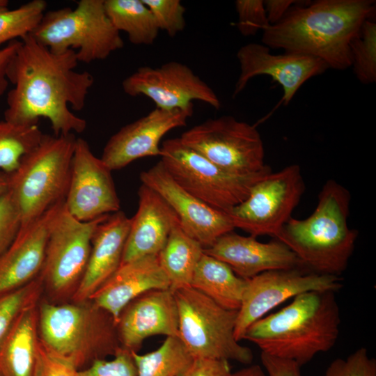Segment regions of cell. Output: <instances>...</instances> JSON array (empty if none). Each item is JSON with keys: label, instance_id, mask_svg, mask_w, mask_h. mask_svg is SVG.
Returning a JSON list of instances; mask_svg holds the SVG:
<instances>
[{"label": "cell", "instance_id": "cell-1", "mask_svg": "<svg viewBox=\"0 0 376 376\" xmlns=\"http://www.w3.org/2000/svg\"><path fill=\"white\" fill-rule=\"evenodd\" d=\"M75 52H52L29 34L20 39L7 77L13 88L7 94L4 120L18 125L49 120L54 135L81 133L85 119L70 110L81 111L94 83L93 75L75 70Z\"/></svg>", "mask_w": 376, "mask_h": 376}, {"label": "cell", "instance_id": "cell-2", "mask_svg": "<svg viewBox=\"0 0 376 376\" xmlns=\"http://www.w3.org/2000/svg\"><path fill=\"white\" fill-rule=\"evenodd\" d=\"M375 8L372 0H319L292 6L263 31L262 42L269 49L312 56L343 70L352 66L350 41Z\"/></svg>", "mask_w": 376, "mask_h": 376}, {"label": "cell", "instance_id": "cell-3", "mask_svg": "<svg viewBox=\"0 0 376 376\" xmlns=\"http://www.w3.org/2000/svg\"><path fill=\"white\" fill-rule=\"evenodd\" d=\"M333 291H309L293 297L279 311L251 324L242 340L256 344L261 352L292 360L299 366L336 344L340 324V309Z\"/></svg>", "mask_w": 376, "mask_h": 376}, {"label": "cell", "instance_id": "cell-4", "mask_svg": "<svg viewBox=\"0 0 376 376\" xmlns=\"http://www.w3.org/2000/svg\"><path fill=\"white\" fill-rule=\"evenodd\" d=\"M351 194L334 180H327L307 218L291 217L275 239L285 244L303 266L322 274L338 276L346 269L358 231L348 225Z\"/></svg>", "mask_w": 376, "mask_h": 376}, {"label": "cell", "instance_id": "cell-5", "mask_svg": "<svg viewBox=\"0 0 376 376\" xmlns=\"http://www.w3.org/2000/svg\"><path fill=\"white\" fill-rule=\"evenodd\" d=\"M38 334L45 347L70 359L79 370L120 347L112 316L90 299L38 304Z\"/></svg>", "mask_w": 376, "mask_h": 376}, {"label": "cell", "instance_id": "cell-6", "mask_svg": "<svg viewBox=\"0 0 376 376\" xmlns=\"http://www.w3.org/2000/svg\"><path fill=\"white\" fill-rule=\"evenodd\" d=\"M77 138L44 134L38 145L22 158L8 175V191L24 228L65 201Z\"/></svg>", "mask_w": 376, "mask_h": 376}, {"label": "cell", "instance_id": "cell-7", "mask_svg": "<svg viewBox=\"0 0 376 376\" xmlns=\"http://www.w3.org/2000/svg\"><path fill=\"white\" fill-rule=\"evenodd\" d=\"M52 52H75L79 62L106 59L123 40L105 10L104 0H80L75 8L45 12L30 34Z\"/></svg>", "mask_w": 376, "mask_h": 376}, {"label": "cell", "instance_id": "cell-8", "mask_svg": "<svg viewBox=\"0 0 376 376\" xmlns=\"http://www.w3.org/2000/svg\"><path fill=\"white\" fill-rule=\"evenodd\" d=\"M173 293L178 313V338L193 359L251 363V350L240 345L234 336L237 311L221 307L191 287Z\"/></svg>", "mask_w": 376, "mask_h": 376}, {"label": "cell", "instance_id": "cell-9", "mask_svg": "<svg viewBox=\"0 0 376 376\" xmlns=\"http://www.w3.org/2000/svg\"><path fill=\"white\" fill-rule=\"evenodd\" d=\"M108 215L81 221L68 211L64 201L54 207L39 274L49 301L71 300L88 263L94 230Z\"/></svg>", "mask_w": 376, "mask_h": 376}, {"label": "cell", "instance_id": "cell-10", "mask_svg": "<svg viewBox=\"0 0 376 376\" xmlns=\"http://www.w3.org/2000/svg\"><path fill=\"white\" fill-rule=\"evenodd\" d=\"M161 160L173 180L188 193L209 206L226 212L242 203L253 185L272 170L249 175L230 173L214 164L178 138L164 141Z\"/></svg>", "mask_w": 376, "mask_h": 376}, {"label": "cell", "instance_id": "cell-11", "mask_svg": "<svg viewBox=\"0 0 376 376\" xmlns=\"http://www.w3.org/2000/svg\"><path fill=\"white\" fill-rule=\"evenodd\" d=\"M305 189L300 166L288 165L261 177L248 196L226 214L235 228L252 237L267 235L276 237L292 217Z\"/></svg>", "mask_w": 376, "mask_h": 376}, {"label": "cell", "instance_id": "cell-12", "mask_svg": "<svg viewBox=\"0 0 376 376\" xmlns=\"http://www.w3.org/2000/svg\"><path fill=\"white\" fill-rule=\"evenodd\" d=\"M181 142L221 169L237 175L263 170L264 146L256 127L224 116L210 118L185 131Z\"/></svg>", "mask_w": 376, "mask_h": 376}, {"label": "cell", "instance_id": "cell-13", "mask_svg": "<svg viewBox=\"0 0 376 376\" xmlns=\"http://www.w3.org/2000/svg\"><path fill=\"white\" fill-rule=\"evenodd\" d=\"M338 276L318 274L306 267L271 270L247 279L234 330L240 342L247 328L283 301L309 291H333L343 288Z\"/></svg>", "mask_w": 376, "mask_h": 376}, {"label": "cell", "instance_id": "cell-14", "mask_svg": "<svg viewBox=\"0 0 376 376\" xmlns=\"http://www.w3.org/2000/svg\"><path fill=\"white\" fill-rule=\"evenodd\" d=\"M122 87L128 95L148 97L161 109H185L194 107V100L215 109L221 107L212 88L189 66L178 61L157 68L141 67L123 81Z\"/></svg>", "mask_w": 376, "mask_h": 376}, {"label": "cell", "instance_id": "cell-15", "mask_svg": "<svg viewBox=\"0 0 376 376\" xmlns=\"http://www.w3.org/2000/svg\"><path fill=\"white\" fill-rule=\"evenodd\" d=\"M64 203L68 211L81 221L120 210L111 171L81 138L76 139Z\"/></svg>", "mask_w": 376, "mask_h": 376}, {"label": "cell", "instance_id": "cell-16", "mask_svg": "<svg viewBox=\"0 0 376 376\" xmlns=\"http://www.w3.org/2000/svg\"><path fill=\"white\" fill-rule=\"evenodd\" d=\"M140 180L169 204L182 229L204 249L235 229L226 212L209 206L188 193L173 180L160 161L143 171Z\"/></svg>", "mask_w": 376, "mask_h": 376}, {"label": "cell", "instance_id": "cell-17", "mask_svg": "<svg viewBox=\"0 0 376 376\" xmlns=\"http://www.w3.org/2000/svg\"><path fill=\"white\" fill-rule=\"evenodd\" d=\"M237 58L240 73L233 97L240 94L253 77L268 75L282 87L283 95L280 104L283 105L290 102L307 80L329 68L320 58L290 52L275 55L271 54L266 45L255 42L241 47L237 52Z\"/></svg>", "mask_w": 376, "mask_h": 376}, {"label": "cell", "instance_id": "cell-18", "mask_svg": "<svg viewBox=\"0 0 376 376\" xmlns=\"http://www.w3.org/2000/svg\"><path fill=\"white\" fill-rule=\"evenodd\" d=\"M193 112L194 107L174 110L155 108L112 135L100 159L112 171L142 157L160 156L162 137L173 129L185 126Z\"/></svg>", "mask_w": 376, "mask_h": 376}, {"label": "cell", "instance_id": "cell-19", "mask_svg": "<svg viewBox=\"0 0 376 376\" xmlns=\"http://www.w3.org/2000/svg\"><path fill=\"white\" fill-rule=\"evenodd\" d=\"M120 347L138 352L148 337H178V313L174 293L170 289L148 291L131 301L116 322Z\"/></svg>", "mask_w": 376, "mask_h": 376}, {"label": "cell", "instance_id": "cell-20", "mask_svg": "<svg viewBox=\"0 0 376 376\" xmlns=\"http://www.w3.org/2000/svg\"><path fill=\"white\" fill-rule=\"evenodd\" d=\"M203 251L225 263L238 276L245 279L267 271L304 267L295 253L282 242L276 239L260 242L256 237L243 236L233 230L219 237Z\"/></svg>", "mask_w": 376, "mask_h": 376}, {"label": "cell", "instance_id": "cell-21", "mask_svg": "<svg viewBox=\"0 0 376 376\" xmlns=\"http://www.w3.org/2000/svg\"><path fill=\"white\" fill-rule=\"evenodd\" d=\"M131 218L121 210L109 214L95 228L82 279L71 301H88L121 264Z\"/></svg>", "mask_w": 376, "mask_h": 376}, {"label": "cell", "instance_id": "cell-22", "mask_svg": "<svg viewBox=\"0 0 376 376\" xmlns=\"http://www.w3.org/2000/svg\"><path fill=\"white\" fill-rule=\"evenodd\" d=\"M169 287L158 255H150L120 264L89 299L109 313L116 325L120 313L134 299L148 291Z\"/></svg>", "mask_w": 376, "mask_h": 376}, {"label": "cell", "instance_id": "cell-23", "mask_svg": "<svg viewBox=\"0 0 376 376\" xmlns=\"http://www.w3.org/2000/svg\"><path fill=\"white\" fill-rule=\"evenodd\" d=\"M138 208L131 218L121 264L147 256L158 255L172 228L179 222L175 212L154 190L141 183Z\"/></svg>", "mask_w": 376, "mask_h": 376}, {"label": "cell", "instance_id": "cell-24", "mask_svg": "<svg viewBox=\"0 0 376 376\" xmlns=\"http://www.w3.org/2000/svg\"><path fill=\"white\" fill-rule=\"evenodd\" d=\"M54 207L31 225L21 228L0 256V297L25 285L39 275Z\"/></svg>", "mask_w": 376, "mask_h": 376}, {"label": "cell", "instance_id": "cell-25", "mask_svg": "<svg viewBox=\"0 0 376 376\" xmlns=\"http://www.w3.org/2000/svg\"><path fill=\"white\" fill-rule=\"evenodd\" d=\"M38 304L23 311L0 342L1 376H36L40 344Z\"/></svg>", "mask_w": 376, "mask_h": 376}, {"label": "cell", "instance_id": "cell-26", "mask_svg": "<svg viewBox=\"0 0 376 376\" xmlns=\"http://www.w3.org/2000/svg\"><path fill=\"white\" fill-rule=\"evenodd\" d=\"M247 279L238 276L225 263L204 253L194 271L191 287L221 307L238 311Z\"/></svg>", "mask_w": 376, "mask_h": 376}, {"label": "cell", "instance_id": "cell-27", "mask_svg": "<svg viewBox=\"0 0 376 376\" xmlns=\"http://www.w3.org/2000/svg\"><path fill=\"white\" fill-rule=\"evenodd\" d=\"M203 249L199 242L182 229L179 222L172 228L158 258L169 279V289L173 292L191 287L193 275L203 254Z\"/></svg>", "mask_w": 376, "mask_h": 376}, {"label": "cell", "instance_id": "cell-28", "mask_svg": "<svg viewBox=\"0 0 376 376\" xmlns=\"http://www.w3.org/2000/svg\"><path fill=\"white\" fill-rule=\"evenodd\" d=\"M107 15L114 27L127 34L134 45H150L159 29L149 8L143 0H104Z\"/></svg>", "mask_w": 376, "mask_h": 376}, {"label": "cell", "instance_id": "cell-29", "mask_svg": "<svg viewBox=\"0 0 376 376\" xmlns=\"http://www.w3.org/2000/svg\"><path fill=\"white\" fill-rule=\"evenodd\" d=\"M136 376H180L193 361L178 336L166 337L157 350L139 354L132 352Z\"/></svg>", "mask_w": 376, "mask_h": 376}, {"label": "cell", "instance_id": "cell-30", "mask_svg": "<svg viewBox=\"0 0 376 376\" xmlns=\"http://www.w3.org/2000/svg\"><path fill=\"white\" fill-rule=\"evenodd\" d=\"M42 135L38 124L18 125L0 120V172L12 173L23 156L38 145Z\"/></svg>", "mask_w": 376, "mask_h": 376}, {"label": "cell", "instance_id": "cell-31", "mask_svg": "<svg viewBox=\"0 0 376 376\" xmlns=\"http://www.w3.org/2000/svg\"><path fill=\"white\" fill-rule=\"evenodd\" d=\"M46 7L44 0H32L14 9L0 7V45L31 34Z\"/></svg>", "mask_w": 376, "mask_h": 376}, {"label": "cell", "instance_id": "cell-32", "mask_svg": "<svg viewBox=\"0 0 376 376\" xmlns=\"http://www.w3.org/2000/svg\"><path fill=\"white\" fill-rule=\"evenodd\" d=\"M352 66L358 80L364 84L376 81V23L366 19L351 40Z\"/></svg>", "mask_w": 376, "mask_h": 376}, {"label": "cell", "instance_id": "cell-33", "mask_svg": "<svg viewBox=\"0 0 376 376\" xmlns=\"http://www.w3.org/2000/svg\"><path fill=\"white\" fill-rule=\"evenodd\" d=\"M44 292L38 275L25 285L0 297V342L25 309L38 304Z\"/></svg>", "mask_w": 376, "mask_h": 376}, {"label": "cell", "instance_id": "cell-34", "mask_svg": "<svg viewBox=\"0 0 376 376\" xmlns=\"http://www.w3.org/2000/svg\"><path fill=\"white\" fill-rule=\"evenodd\" d=\"M150 10L160 30L174 37L182 32L185 26V7L179 0H143Z\"/></svg>", "mask_w": 376, "mask_h": 376}, {"label": "cell", "instance_id": "cell-35", "mask_svg": "<svg viewBox=\"0 0 376 376\" xmlns=\"http://www.w3.org/2000/svg\"><path fill=\"white\" fill-rule=\"evenodd\" d=\"M136 367L130 351L120 347L113 358L96 359L88 367L79 369L77 376H136Z\"/></svg>", "mask_w": 376, "mask_h": 376}, {"label": "cell", "instance_id": "cell-36", "mask_svg": "<svg viewBox=\"0 0 376 376\" xmlns=\"http://www.w3.org/2000/svg\"><path fill=\"white\" fill-rule=\"evenodd\" d=\"M323 376H376V360L360 347L345 359L334 360Z\"/></svg>", "mask_w": 376, "mask_h": 376}, {"label": "cell", "instance_id": "cell-37", "mask_svg": "<svg viewBox=\"0 0 376 376\" xmlns=\"http://www.w3.org/2000/svg\"><path fill=\"white\" fill-rule=\"evenodd\" d=\"M235 8L237 13V26L244 36L256 34L270 25L261 0H237Z\"/></svg>", "mask_w": 376, "mask_h": 376}, {"label": "cell", "instance_id": "cell-38", "mask_svg": "<svg viewBox=\"0 0 376 376\" xmlns=\"http://www.w3.org/2000/svg\"><path fill=\"white\" fill-rule=\"evenodd\" d=\"M21 226L19 212L8 190L0 196V256L14 242Z\"/></svg>", "mask_w": 376, "mask_h": 376}, {"label": "cell", "instance_id": "cell-39", "mask_svg": "<svg viewBox=\"0 0 376 376\" xmlns=\"http://www.w3.org/2000/svg\"><path fill=\"white\" fill-rule=\"evenodd\" d=\"M77 366L44 345L40 340L36 376H77Z\"/></svg>", "mask_w": 376, "mask_h": 376}, {"label": "cell", "instance_id": "cell-40", "mask_svg": "<svg viewBox=\"0 0 376 376\" xmlns=\"http://www.w3.org/2000/svg\"><path fill=\"white\" fill-rule=\"evenodd\" d=\"M228 361L194 359L180 376H230Z\"/></svg>", "mask_w": 376, "mask_h": 376}, {"label": "cell", "instance_id": "cell-41", "mask_svg": "<svg viewBox=\"0 0 376 376\" xmlns=\"http://www.w3.org/2000/svg\"><path fill=\"white\" fill-rule=\"evenodd\" d=\"M260 360L268 376H301V366L294 361L275 357L263 352L260 354Z\"/></svg>", "mask_w": 376, "mask_h": 376}, {"label": "cell", "instance_id": "cell-42", "mask_svg": "<svg viewBox=\"0 0 376 376\" xmlns=\"http://www.w3.org/2000/svg\"><path fill=\"white\" fill-rule=\"evenodd\" d=\"M19 44L20 40H15L0 49V97L5 93L8 88L9 84L7 77L8 69Z\"/></svg>", "mask_w": 376, "mask_h": 376}, {"label": "cell", "instance_id": "cell-43", "mask_svg": "<svg viewBox=\"0 0 376 376\" xmlns=\"http://www.w3.org/2000/svg\"><path fill=\"white\" fill-rule=\"evenodd\" d=\"M263 1L270 25L279 22L296 2L292 0H267Z\"/></svg>", "mask_w": 376, "mask_h": 376}, {"label": "cell", "instance_id": "cell-44", "mask_svg": "<svg viewBox=\"0 0 376 376\" xmlns=\"http://www.w3.org/2000/svg\"><path fill=\"white\" fill-rule=\"evenodd\" d=\"M230 376H265V374L259 365H251L235 373H231Z\"/></svg>", "mask_w": 376, "mask_h": 376}, {"label": "cell", "instance_id": "cell-45", "mask_svg": "<svg viewBox=\"0 0 376 376\" xmlns=\"http://www.w3.org/2000/svg\"><path fill=\"white\" fill-rule=\"evenodd\" d=\"M8 190V175L0 172V196Z\"/></svg>", "mask_w": 376, "mask_h": 376}, {"label": "cell", "instance_id": "cell-46", "mask_svg": "<svg viewBox=\"0 0 376 376\" xmlns=\"http://www.w3.org/2000/svg\"><path fill=\"white\" fill-rule=\"evenodd\" d=\"M8 3L7 0H0V7H7Z\"/></svg>", "mask_w": 376, "mask_h": 376}, {"label": "cell", "instance_id": "cell-47", "mask_svg": "<svg viewBox=\"0 0 376 376\" xmlns=\"http://www.w3.org/2000/svg\"><path fill=\"white\" fill-rule=\"evenodd\" d=\"M0 376H1V375L0 374Z\"/></svg>", "mask_w": 376, "mask_h": 376}]
</instances>
